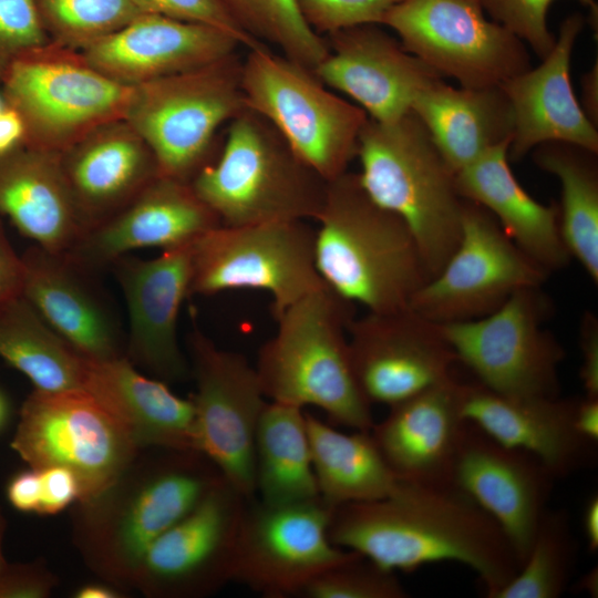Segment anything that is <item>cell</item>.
I'll list each match as a JSON object with an SVG mask.
<instances>
[{"mask_svg": "<svg viewBox=\"0 0 598 598\" xmlns=\"http://www.w3.org/2000/svg\"><path fill=\"white\" fill-rule=\"evenodd\" d=\"M584 25L580 13L567 17L543 62L501 85L513 113L508 147L512 159L548 142L575 144L598 153L597 127L585 115L570 81L571 52Z\"/></svg>", "mask_w": 598, "mask_h": 598, "instance_id": "24", "label": "cell"}, {"mask_svg": "<svg viewBox=\"0 0 598 598\" xmlns=\"http://www.w3.org/2000/svg\"><path fill=\"white\" fill-rule=\"evenodd\" d=\"M143 13L207 24L228 32L248 50L266 45L246 33L220 0H132Z\"/></svg>", "mask_w": 598, "mask_h": 598, "instance_id": "44", "label": "cell"}, {"mask_svg": "<svg viewBox=\"0 0 598 598\" xmlns=\"http://www.w3.org/2000/svg\"><path fill=\"white\" fill-rule=\"evenodd\" d=\"M581 365L579 378L585 395L598 398V322L587 312L580 324Z\"/></svg>", "mask_w": 598, "mask_h": 598, "instance_id": "48", "label": "cell"}, {"mask_svg": "<svg viewBox=\"0 0 598 598\" xmlns=\"http://www.w3.org/2000/svg\"><path fill=\"white\" fill-rule=\"evenodd\" d=\"M238 45L235 37L215 27L141 13L81 52L107 78L134 86L210 63Z\"/></svg>", "mask_w": 598, "mask_h": 598, "instance_id": "25", "label": "cell"}, {"mask_svg": "<svg viewBox=\"0 0 598 598\" xmlns=\"http://www.w3.org/2000/svg\"><path fill=\"white\" fill-rule=\"evenodd\" d=\"M0 86L22 121L23 145L54 153L124 118L133 87L101 73L81 51L51 41L16 58Z\"/></svg>", "mask_w": 598, "mask_h": 598, "instance_id": "8", "label": "cell"}, {"mask_svg": "<svg viewBox=\"0 0 598 598\" xmlns=\"http://www.w3.org/2000/svg\"><path fill=\"white\" fill-rule=\"evenodd\" d=\"M75 598H120L123 597V590L116 586L101 580L81 585L73 592Z\"/></svg>", "mask_w": 598, "mask_h": 598, "instance_id": "54", "label": "cell"}, {"mask_svg": "<svg viewBox=\"0 0 598 598\" xmlns=\"http://www.w3.org/2000/svg\"><path fill=\"white\" fill-rule=\"evenodd\" d=\"M403 0H296L297 7L318 34L360 24H382L388 11Z\"/></svg>", "mask_w": 598, "mask_h": 598, "instance_id": "42", "label": "cell"}, {"mask_svg": "<svg viewBox=\"0 0 598 598\" xmlns=\"http://www.w3.org/2000/svg\"><path fill=\"white\" fill-rule=\"evenodd\" d=\"M24 128L18 113L7 106L0 112V153L23 145Z\"/></svg>", "mask_w": 598, "mask_h": 598, "instance_id": "51", "label": "cell"}, {"mask_svg": "<svg viewBox=\"0 0 598 598\" xmlns=\"http://www.w3.org/2000/svg\"><path fill=\"white\" fill-rule=\"evenodd\" d=\"M6 107L4 100L2 97V94L0 93V112Z\"/></svg>", "mask_w": 598, "mask_h": 598, "instance_id": "58", "label": "cell"}, {"mask_svg": "<svg viewBox=\"0 0 598 598\" xmlns=\"http://www.w3.org/2000/svg\"><path fill=\"white\" fill-rule=\"evenodd\" d=\"M0 215L35 245L68 251L83 235L61 153L20 145L0 153Z\"/></svg>", "mask_w": 598, "mask_h": 598, "instance_id": "30", "label": "cell"}, {"mask_svg": "<svg viewBox=\"0 0 598 598\" xmlns=\"http://www.w3.org/2000/svg\"><path fill=\"white\" fill-rule=\"evenodd\" d=\"M382 24L408 52L463 87L499 86L532 68L525 43L488 20L478 0H403Z\"/></svg>", "mask_w": 598, "mask_h": 598, "instance_id": "13", "label": "cell"}, {"mask_svg": "<svg viewBox=\"0 0 598 598\" xmlns=\"http://www.w3.org/2000/svg\"><path fill=\"white\" fill-rule=\"evenodd\" d=\"M505 141L456 173L460 195L488 210L513 243L547 274L565 267L569 254L555 206L535 200L508 165Z\"/></svg>", "mask_w": 598, "mask_h": 598, "instance_id": "31", "label": "cell"}, {"mask_svg": "<svg viewBox=\"0 0 598 598\" xmlns=\"http://www.w3.org/2000/svg\"><path fill=\"white\" fill-rule=\"evenodd\" d=\"M582 532L588 550H598V495L592 494L585 503L581 515Z\"/></svg>", "mask_w": 598, "mask_h": 598, "instance_id": "53", "label": "cell"}, {"mask_svg": "<svg viewBox=\"0 0 598 598\" xmlns=\"http://www.w3.org/2000/svg\"><path fill=\"white\" fill-rule=\"evenodd\" d=\"M550 302L540 286L515 291L489 315L439 324L456 361L483 386L516 396H558L565 352L545 328Z\"/></svg>", "mask_w": 598, "mask_h": 598, "instance_id": "11", "label": "cell"}, {"mask_svg": "<svg viewBox=\"0 0 598 598\" xmlns=\"http://www.w3.org/2000/svg\"><path fill=\"white\" fill-rule=\"evenodd\" d=\"M577 399L516 396L482 384H460L462 417L498 443L540 461L556 478L594 461L595 443L579 434L574 413Z\"/></svg>", "mask_w": 598, "mask_h": 598, "instance_id": "23", "label": "cell"}, {"mask_svg": "<svg viewBox=\"0 0 598 598\" xmlns=\"http://www.w3.org/2000/svg\"><path fill=\"white\" fill-rule=\"evenodd\" d=\"M307 598H404L396 573L355 554L312 579L302 590Z\"/></svg>", "mask_w": 598, "mask_h": 598, "instance_id": "40", "label": "cell"}, {"mask_svg": "<svg viewBox=\"0 0 598 598\" xmlns=\"http://www.w3.org/2000/svg\"><path fill=\"white\" fill-rule=\"evenodd\" d=\"M58 584V576L42 559L8 563L0 573V598H48Z\"/></svg>", "mask_w": 598, "mask_h": 598, "instance_id": "45", "label": "cell"}, {"mask_svg": "<svg viewBox=\"0 0 598 598\" xmlns=\"http://www.w3.org/2000/svg\"><path fill=\"white\" fill-rule=\"evenodd\" d=\"M555 480L533 455L498 443L466 421L452 484L495 520L519 566L548 509Z\"/></svg>", "mask_w": 598, "mask_h": 598, "instance_id": "19", "label": "cell"}, {"mask_svg": "<svg viewBox=\"0 0 598 598\" xmlns=\"http://www.w3.org/2000/svg\"><path fill=\"white\" fill-rule=\"evenodd\" d=\"M221 478L200 451L142 448L106 487L73 504V543L101 580L132 589L148 547Z\"/></svg>", "mask_w": 598, "mask_h": 598, "instance_id": "2", "label": "cell"}, {"mask_svg": "<svg viewBox=\"0 0 598 598\" xmlns=\"http://www.w3.org/2000/svg\"><path fill=\"white\" fill-rule=\"evenodd\" d=\"M306 220L213 228L190 246V296L255 289L269 293L274 318L324 287Z\"/></svg>", "mask_w": 598, "mask_h": 598, "instance_id": "10", "label": "cell"}, {"mask_svg": "<svg viewBox=\"0 0 598 598\" xmlns=\"http://www.w3.org/2000/svg\"><path fill=\"white\" fill-rule=\"evenodd\" d=\"M411 111L455 173L512 140L513 113L501 85L457 89L441 79L417 94Z\"/></svg>", "mask_w": 598, "mask_h": 598, "instance_id": "32", "label": "cell"}, {"mask_svg": "<svg viewBox=\"0 0 598 598\" xmlns=\"http://www.w3.org/2000/svg\"><path fill=\"white\" fill-rule=\"evenodd\" d=\"M315 261L327 287L371 312L410 307L431 278L405 223L377 204L358 174L328 182L315 219Z\"/></svg>", "mask_w": 598, "mask_h": 598, "instance_id": "3", "label": "cell"}, {"mask_svg": "<svg viewBox=\"0 0 598 598\" xmlns=\"http://www.w3.org/2000/svg\"><path fill=\"white\" fill-rule=\"evenodd\" d=\"M51 42L82 51L143 13L132 0H37Z\"/></svg>", "mask_w": 598, "mask_h": 598, "instance_id": "39", "label": "cell"}, {"mask_svg": "<svg viewBox=\"0 0 598 598\" xmlns=\"http://www.w3.org/2000/svg\"><path fill=\"white\" fill-rule=\"evenodd\" d=\"M332 509L321 498L287 504L248 499L233 581L266 598L300 596L321 573L357 554L330 540Z\"/></svg>", "mask_w": 598, "mask_h": 598, "instance_id": "16", "label": "cell"}, {"mask_svg": "<svg viewBox=\"0 0 598 598\" xmlns=\"http://www.w3.org/2000/svg\"><path fill=\"white\" fill-rule=\"evenodd\" d=\"M220 225L190 183L158 175L124 208L84 233L64 254L93 274L135 249L166 250L192 245Z\"/></svg>", "mask_w": 598, "mask_h": 598, "instance_id": "22", "label": "cell"}, {"mask_svg": "<svg viewBox=\"0 0 598 598\" xmlns=\"http://www.w3.org/2000/svg\"><path fill=\"white\" fill-rule=\"evenodd\" d=\"M587 118L597 127L598 124V63L581 76V101L579 102Z\"/></svg>", "mask_w": 598, "mask_h": 598, "instance_id": "52", "label": "cell"}, {"mask_svg": "<svg viewBox=\"0 0 598 598\" xmlns=\"http://www.w3.org/2000/svg\"><path fill=\"white\" fill-rule=\"evenodd\" d=\"M49 41L37 0H0V85L16 58Z\"/></svg>", "mask_w": 598, "mask_h": 598, "instance_id": "43", "label": "cell"}, {"mask_svg": "<svg viewBox=\"0 0 598 598\" xmlns=\"http://www.w3.org/2000/svg\"><path fill=\"white\" fill-rule=\"evenodd\" d=\"M329 537L336 546L394 573L460 563L476 573L489 598L519 568L499 526L454 486L400 480L383 498L333 508Z\"/></svg>", "mask_w": 598, "mask_h": 598, "instance_id": "1", "label": "cell"}, {"mask_svg": "<svg viewBox=\"0 0 598 598\" xmlns=\"http://www.w3.org/2000/svg\"><path fill=\"white\" fill-rule=\"evenodd\" d=\"M190 246L162 250L152 259L127 254L110 266L127 310L125 357L166 383L184 381L190 373L177 333L179 310L189 297Z\"/></svg>", "mask_w": 598, "mask_h": 598, "instance_id": "20", "label": "cell"}, {"mask_svg": "<svg viewBox=\"0 0 598 598\" xmlns=\"http://www.w3.org/2000/svg\"><path fill=\"white\" fill-rule=\"evenodd\" d=\"M10 504L23 513H39L41 503V478L38 470L29 467L16 474L7 485Z\"/></svg>", "mask_w": 598, "mask_h": 598, "instance_id": "49", "label": "cell"}, {"mask_svg": "<svg viewBox=\"0 0 598 598\" xmlns=\"http://www.w3.org/2000/svg\"><path fill=\"white\" fill-rule=\"evenodd\" d=\"M493 21L514 33L544 59L555 45L556 37L548 29L547 13L554 0H478ZM597 17L596 0H578Z\"/></svg>", "mask_w": 598, "mask_h": 598, "instance_id": "41", "label": "cell"}, {"mask_svg": "<svg viewBox=\"0 0 598 598\" xmlns=\"http://www.w3.org/2000/svg\"><path fill=\"white\" fill-rule=\"evenodd\" d=\"M38 471L41 478L39 515L59 514L81 498V486L72 471L62 466H48Z\"/></svg>", "mask_w": 598, "mask_h": 598, "instance_id": "46", "label": "cell"}, {"mask_svg": "<svg viewBox=\"0 0 598 598\" xmlns=\"http://www.w3.org/2000/svg\"><path fill=\"white\" fill-rule=\"evenodd\" d=\"M187 348L199 451L230 486L251 499L256 432L268 402L256 368L241 353L217 347L197 327L188 334Z\"/></svg>", "mask_w": 598, "mask_h": 598, "instance_id": "15", "label": "cell"}, {"mask_svg": "<svg viewBox=\"0 0 598 598\" xmlns=\"http://www.w3.org/2000/svg\"><path fill=\"white\" fill-rule=\"evenodd\" d=\"M247 109L266 118L296 155L326 182L357 156L368 114L328 91L312 70L267 45L249 49L241 61Z\"/></svg>", "mask_w": 598, "mask_h": 598, "instance_id": "9", "label": "cell"}, {"mask_svg": "<svg viewBox=\"0 0 598 598\" xmlns=\"http://www.w3.org/2000/svg\"><path fill=\"white\" fill-rule=\"evenodd\" d=\"M327 35L329 54L312 72L374 121L406 114L417 94L442 79L378 24L353 25Z\"/></svg>", "mask_w": 598, "mask_h": 598, "instance_id": "21", "label": "cell"}, {"mask_svg": "<svg viewBox=\"0 0 598 598\" xmlns=\"http://www.w3.org/2000/svg\"><path fill=\"white\" fill-rule=\"evenodd\" d=\"M83 390L122 425L140 448L199 451L194 404L126 358H85Z\"/></svg>", "mask_w": 598, "mask_h": 598, "instance_id": "29", "label": "cell"}, {"mask_svg": "<svg viewBox=\"0 0 598 598\" xmlns=\"http://www.w3.org/2000/svg\"><path fill=\"white\" fill-rule=\"evenodd\" d=\"M357 156L363 189L405 223L434 276L461 235L464 198L456 173L412 111L389 122L369 117Z\"/></svg>", "mask_w": 598, "mask_h": 598, "instance_id": "5", "label": "cell"}, {"mask_svg": "<svg viewBox=\"0 0 598 598\" xmlns=\"http://www.w3.org/2000/svg\"><path fill=\"white\" fill-rule=\"evenodd\" d=\"M247 109L234 53L132 87L124 120L142 136L158 175L190 183L213 162L217 130Z\"/></svg>", "mask_w": 598, "mask_h": 598, "instance_id": "7", "label": "cell"}, {"mask_svg": "<svg viewBox=\"0 0 598 598\" xmlns=\"http://www.w3.org/2000/svg\"><path fill=\"white\" fill-rule=\"evenodd\" d=\"M533 159L561 184L558 208L561 239L590 279L598 282L597 153L581 146L548 142L533 148Z\"/></svg>", "mask_w": 598, "mask_h": 598, "instance_id": "35", "label": "cell"}, {"mask_svg": "<svg viewBox=\"0 0 598 598\" xmlns=\"http://www.w3.org/2000/svg\"><path fill=\"white\" fill-rule=\"evenodd\" d=\"M11 447L29 467L72 471L81 486L80 499L101 492L140 452L122 425L83 389H34L21 406Z\"/></svg>", "mask_w": 598, "mask_h": 598, "instance_id": "12", "label": "cell"}, {"mask_svg": "<svg viewBox=\"0 0 598 598\" xmlns=\"http://www.w3.org/2000/svg\"><path fill=\"white\" fill-rule=\"evenodd\" d=\"M239 27L257 41L313 70L329 54L322 35L302 18L296 0H220Z\"/></svg>", "mask_w": 598, "mask_h": 598, "instance_id": "38", "label": "cell"}, {"mask_svg": "<svg viewBox=\"0 0 598 598\" xmlns=\"http://www.w3.org/2000/svg\"><path fill=\"white\" fill-rule=\"evenodd\" d=\"M9 416V404L6 396L0 392V430L4 426Z\"/></svg>", "mask_w": 598, "mask_h": 598, "instance_id": "57", "label": "cell"}, {"mask_svg": "<svg viewBox=\"0 0 598 598\" xmlns=\"http://www.w3.org/2000/svg\"><path fill=\"white\" fill-rule=\"evenodd\" d=\"M348 339L357 382L371 404L390 408L453 378L456 357L439 323L410 307L354 317Z\"/></svg>", "mask_w": 598, "mask_h": 598, "instance_id": "18", "label": "cell"}, {"mask_svg": "<svg viewBox=\"0 0 598 598\" xmlns=\"http://www.w3.org/2000/svg\"><path fill=\"white\" fill-rule=\"evenodd\" d=\"M580 588L587 590L591 596H597V569H592L580 581Z\"/></svg>", "mask_w": 598, "mask_h": 598, "instance_id": "55", "label": "cell"}, {"mask_svg": "<svg viewBox=\"0 0 598 598\" xmlns=\"http://www.w3.org/2000/svg\"><path fill=\"white\" fill-rule=\"evenodd\" d=\"M6 526H7L6 517L0 506V573L3 570V568L8 564L2 553V543H3L4 533H6Z\"/></svg>", "mask_w": 598, "mask_h": 598, "instance_id": "56", "label": "cell"}, {"mask_svg": "<svg viewBox=\"0 0 598 598\" xmlns=\"http://www.w3.org/2000/svg\"><path fill=\"white\" fill-rule=\"evenodd\" d=\"M547 275L488 210L464 199L458 243L410 308L439 324L474 320L495 311L515 291L542 286Z\"/></svg>", "mask_w": 598, "mask_h": 598, "instance_id": "14", "label": "cell"}, {"mask_svg": "<svg viewBox=\"0 0 598 598\" xmlns=\"http://www.w3.org/2000/svg\"><path fill=\"white\" fill-rule=\"evenodd\" d=\"M61 162L84 233L124 208L158 176L153 152L124 118L96 127L61 153Z\"/></svg>", "mask_w": 598, "mask_h": 598, "instance_id": "27", "label": "cell"}, {"mask_svg": "<svg viewBox=\"0 0 598 598\" xmlns=\"http://www.w3.org/2000/svg\"><path fill=\"white\" fill-rule=\"evenodd\" d=\"M575 426L586 440L597 444L598 442V398L585 395L577 399L575 413Z\"/></svg>", "mask_w": 598, "mask_h": 598, "instance_id": "50", "label": "cell"}, {"mask_svg": "<svg viewBox=\"0 0 598 598\" xmlns=\"http://www.w3.org/2000/svg\"><path fill=\"white\" fill-rule=\"evenodd\" d=\"M0 357L37 390L83 389L85 358L23 296L0 307Z\"/></svg>", "mask_w": 598, "mask_h": 598, "instance_id": "36", "label": "cell"}, {"mask_svg": "<svg viewBox=\"0 0 598 598\" xmlns=\"http://www.w3.org/2000/svg\"><path fill=\"white\" fill-rule=\"evenodd\" d=\"M256 494L271 504L320 498L303 409L268 401L255 439Z\"/></svg>", "mask_w": 598, "mask_h": 598, "instance_id": "34", "label": "cell"}, {"mask_svg": "<svg viewBox=\"0 0 598 598\" xmlns=\"http://www.w3.org/2000/svg\"><path fill=\"white\" fill-rule=\"evenodd\" d=\"M190 184L224 226L316 219L328 186L249 109L229 122L221 151Z\"/></svg>", "mask_w": 598, "mask_h": 598, "instance_id": "6", "label": "cell"}, {"mask_svg": "<svg viewBox=\"0 0 598 598\" xmlns=\"http://www.w3.org/2000/svg\"><path fill=\"white\" fill-rule=\"evenodd\" d=\"M306 423L321 501L331 508L388 496L400 482L371 431L341 432L310 413Z\"/></svg>", "mask_w": 598, "mask_h": 598, "instance_id": "33", "label": "cell"}, {"mask_svg": "<svg viewBox=\"0 0 598 598\" xmlns=\"http://www.w3.org/2000/svg\"><path fill=\"white\" fill-rule=\"evenodd\" d=\"M354 305L329 287L317 289L278 317L277 330L259 349L257 363L269 401L316 406L339 425L370 431L371 403L351 363L348 326Z\"/></svg>", "mask_w": 598, "mask_h": 598, "instance_id": "4", "label": "cell"}, {"mask_svg": "<svg viewBox=\"0 0 598 598\" xmlns=\"http://www.w3.org/2000/svg\"><path fill=\"white\" fill-rule=\"evenodd\" d=\"M23 297L82 357L107 360L125 357V336L102 295L87 279L91 272L64 252L29 247Z\"/></svg>", "mask_w": 598, "mask_h": 598, "instance_id": "26", "label": "cell"}, {"mask_svg": "<svg viewBox=\"0 0 598 598\" xmlns=\"http://www.w3.org/2000/svg\"><path fill=\"white\" fill-rule=\"evenodd\" d=\"M247 501L221 478L148 547L132 589L147 598H203L233 581Z\"/></svg>", "mask_w": 598, "mask_h": 598, "instance_id": "17", "label": "cell"}, {"mask_svg": "<svg viewBox=\"0 0 598 598\" xmlns=\"http://www.w3.org/2000/svg\"><path fill=\"white\" fill-rule=\"evenodd\" d=\"M454 378L390 406L371 434L395 475L406 482L453 486L452 471L466 421Z\"/></svg>", "mask_w": 598, "mask_h": 598, "instance_id": "28", "label": "cell"}, {"mask_svg": "<svg viewBox=\"0 0 598 598\" xmlns=\"http://www.w3.org/2000/svg\"><path fill=\"white\" fill-rule=\"evenodd\" d=\"M24 264L8 239L0 219V307L23 296Z\"/></svg>", "mask_w": 598, "mask_h": 598, "instance_id": "47", "label": "cell"}, {"mask_svg": "<svg viewBox=\"0 0 598 598\" xmlns=\"http://www.w3.org/2000/svg\"><path fill=\"white\" fill-rule=\"evenodd\" d=\"M577 550L567 514L548 508L517 573L493 598L560 597L573 575Z\"/></svg>", "mask_w": 598, "mask_h": 598, "instance_id": "37", "label": "cell"}]
</instances>
